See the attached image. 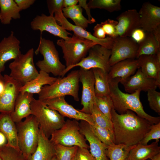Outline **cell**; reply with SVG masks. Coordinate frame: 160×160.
Masks as SVG:
<instances>
[{
  "label": "cell",
  "instance_id": "6da1fadb",
  "mask_svg": "<svg viewBox=\"0 0 160 160\" xmlns=\"http://www.w3.org/2000/svg\"><path fill=\"white\" fill-rule=\"evenodd\" d=\"M111 114L116 144L127 146L137 144L153 124L130 110L119 114L113 107Z\"/></svg>",
  "mask_w": 160,
  "mask_h": 160
},
{
  "label": "cell",
  "instance_id": "7a4b0ae2",
  "mask_svg": "<svg viewBox=\"0 0 160 160\" xmlns=\"http://www.w3.org/2000/svg\"><path fill=\"white\" fill-rule=\"evenodd\" d=\"M119 83L116 81H109L110 96L113 108L119 114H123L127 111L130 110L152 124L160 122L159 117L152 116L144 110L140 100L141 91L138 90L130 94L125 93L119 89Z\"/></svg>",
  "mask_w": 160,
  "mask_h": 160
},
{
  "label": "cell",
  "instance_id": "3957f363",
  "mask_svg": "<svg viewBox=\"0 0 160 160\" xmlns=\"http://www.w3.org/2000/svg\"><path fill=\"white\" fill-rule=\"evenodd\" d=\"M79 82V70L73 71L65 77L57 78L52 84L44 86L38 94V99L43 100L69 95L78 101Z\"/></svg>",
  "mask_w": 160,
  "mask_h": 160
},
{
  "label": "cell",
  "instance_id": "277c9868",
  "mask_svg": "<svg viewBox=\"0 0 160 160\" xmlns=\"http://www.w3.org/2000/svg\"><path fill=\"white\" fill-rule=\"evenodd\" d=\"M31 115L35 117L39 128L48 138L65 123L64 117L49 108L42 100L33 98L31 103Z\"/></svg>",
  "mask_w": 160,
  "mask_h": 160
},
{
  "label": "cell",
  "instance_id": "5b68a950",
  "mask_svg": "<svg viewBox=\"0 0 160 160\" xmlns=\"http://www.w3.org/2000/svg\"><path fill=\"white\" fill-rule=\"evenodd\" d=\"M15 123L19 148L27 159L35 151L37 146L39 125L32 115L26 118L23 121Z\"/></svg>",
  "mask_w": 160,
  "mask_h": 160
},
{
  "label": "cell",
  "instance_id": "8992f818",
  "mask_svg": "<svg viewBox=\"0 0 160 160\" xmlns=\"http://www.w3.org/2000/svg\"><path fill=\"white\" fill-rule=\"evenodd\" d=\"M43 57V59L36 64L40 71L52 73L55 76H61L66 67L60 61L58 52L53 42L41 36L38 46L35 52Z\"/></svg>",
  "mask_w": 160,
  "mask_h": 160
},
{
  "label": "cell",
  "instance_id": "52a82bcc",
  "mask_svg": "<svg viewBox=\"0 0 160 160\" xmlns=\"http://www.w3.org/2000/svg\"><path fill=\"white\" fill-rule=\"evenodd\" d=\"M57 44L62 50L66 67L75 65L86 57L90 49L97 44L74 34L65 41L58 39Z\"/></svg>",
  "mask_w": 160,
  "mask_h": 160
},
{
  "label": "cell",
  "instance_id": "ba28073f",
  "mask_svg": "<svg viewBox=\"0 0 160 160\" xmlns=\"http://www.w3.org/2000/svg\"><path fill=\"white\" fill-rule=\"evenodd\" d=\"M50 137V140L54 145L89 148L86 139L80 132L79 123L75 119H67L61 128L52 133Z\"/></svg>",
  "mask_w": 160,
  "mask_h": 160
},
{
  "label": "cell",
  "instance_id": "9c48e42d",
  "mask_svg": "<svg viewBox=\"0 0 160 160\" xmlns=\"http://www.w3.org/2000/svg\"><path fill=\"white\" fill-rule=\"evenodd\" d=\"M34 53L33 48H31L25 54H21L9 65V76L22 85L39 75L33 61Z\"/></svg>",
  "mask_w": 160,
  "mask_h": 160
},
{
  "label": "cell",
  "instance_id": "30bf717a",
  "mask_svg": "<svg viewBox=\"0 0 160 160\" xmlns=\"http://www.w3.org/2000/svg\"><path fill=\"white\" fill-rule=\"evenodd\" d=\"M111 52V49L100 45L97 44L93 46L89 50L87 57L77 64L66 67L61 77H64L69 70L77 66L86 70L99 68L108 73L111 68L109 64Z\"/></svg>",
  "mask_w": 160,
  "mask_h": 160
},
{
  "label": "cell",
  "instance_id": "8fae6325",
  "mask_svg": "<svg viewBox=\"0 0 160 160\" xmlns=\"http://www.w3.org/2000/svg\"><path fill=\"white\" fill-rule=\"evenodd\" d=\"M138 47V44L130 37L118 36L114 38L111 49L110 66L126 60L136 59Z\"/></svg>",
  "mask_w": 160,
  "mask_h": 160
},
{
  "label": "cell",
  "instance_id": "7c38bea8",
  "mask_svg": "<svg viewBox=\"0 0 160 160\" xmlns=\"http://www.w3.org/2000/svg\"><path fill=\"white\" fill-rule=\"evenodd\" d=\"M79 71V81L82 85L81 104L82 108L79 111L91 114L95 104V79L92 69L86 70L80 68Z\"/></svg>",
  "mask_w": 160,
  "mask_h": 160
},
{
  "label": "cell",
  "instance_id": "4fadbf2b",
  "mask_svg": "<svg viewBox=\"0 0 160 160\" xmlns=\"http://www.w3.org/2000/svg\"><path fill=\"white\" fill-rule=\"evenodd\" d=\"M42 101L49 108L56 111L64 117L77 121H85L90 125L94 123L91 114L82 112L75 109L67 102L64 96Z\"/></svg>",
  "mask_w": 160,
  "mask_h": 160
},
{
  "label": "cell",
  "instance_id": "5bb4252c",
  "mask_svg": "<svg viewBox=\"0 0 160 160\" xmlns=\"http://www.w3.org/2000/svg\"><path fill=\"white\" fill-rule=\"evenodd\" d=\"M3 90L0 94V113L11 114L14 110L16 100L23 86L21 83L4 74Z\"/></svg>",
  "mask_w": 160,
  "mask_h": 160
},
{
  "label": "cell",
  "instance_id": "9a60e30c",
  "mask_svg": "<svg viewBox=\"0 0 160 160\" xmlns=\"http://www.w3.org/2000/svg\"><path fill=\"white\" fill-rule=\"evenodd\" d=\"M54 17L58 23L66 30L72 31L74 34L84 39L89 40L108 49H111L114 39L109 36L103 39H98L91 33L84 29L71 23L63 15L62 11L54 13Z\"/></svg>",
  "mask_w": 160,
  "mask_h": 160
},
{
  "label": "cell",
  "instance_id": "2e32d148",
  "mask_svg": "<svg viewBox=\"0 0 160 160\" xmlns=\"http://www.w3.org/2000/svg\"><path fill=\"white\" fill-rule=\"evenodd\" d=\"M54 16H47L44 14L37 15L31 23V28L33 30H39L41 35L43 31H47L55 36L65 41L69 39L71 34L63 29L57 22Z\"/></svg>",
  "mask_w": 160,
  "mask_h": 160
},
{
  "label": "cell",
  "instance_id": "e0dca14e",
  "mask_svg": "<svg viewBox=\"0 0 160 160\" xmlns=\"http://www.w3.org/2000/svg\"><path fill=\"white\" fill-rule=\"evenodd\" d=\"M118 36L130 37L133 31L140 28V16L136 9H130L120 14L116 18Z\"/></svg>",
  "mask_w": 160,
  "mask_h": 160
},
{
  "label": "cell",
  "instance_id": "ac0fdd59",
  "mask_svg": "<svg viewBox=\"0 0 160 160\" xmlns=\"http://www.w3.org/2000/svg\"><path fill=\"white\" fill-rule=\"evenodd\" d=\"M80 133L88 142L90 153L96 160H108L106 154L108 147L94 133L90 124L84 121L79 123Z\"/></svg>",
  "mask_w": 160,
  "mask_h": 160
},
{
  "label": "cell",
  "instance_id": "d6986e66",
  "mask_svg": "<svg viewBox=\"0 0 160 160\" xmlns=\"http://www.w3.org/2000/svg\"><path fill=\"white\" fill-rule=\"evenodd\" d=\"M20 44V41L12 31L0 42V73L4 71L7 62L15 59L21 54Z\"/></svg>",
  "mask_w": 160,
  "mask_h": 160
},
{
  "label": "cell",
  "instance_id": "ffe728a7",
  "mask_svg": "<svg viewBox=\"0 0 160 160\" xmlns=\"http://www.w3.org/2000/svg\"><path fill=\"white\" fill-rule=\"evenodd\" d=\"M139 13L140 27L145 32H152L160 26V7L149 2L144 3Z\"/></svg>",
  "mask_w": 160,
  "mask_h": 160
},
{
  "label": "cell",
  "instance_id": "44dd1931",
  "mask_svg": "<svg viewBox=\"0 0 160 160\" xmlns=\"http://www.w3.org/2000/svg\"><path fill=\"white\" fill-rule=\"evenodd\" d=\"M121 83L125 90L130 93L138 90L147 92L149 90L156 89L158 87L156 80L146 77L140 68L138 69L134 75Z\"/></svg>",
  "mask_w": 160,
  "mask_h": 160
},
{
  "label": "cell",
  "instance_id": "7402d4cb",
  "mask_svg": "<svg viewBox=\"0 0 160 160\" xmlns=\"http://www.w3.org/2000/svg\"><path fill=\"white\" fill-rule=\"evenodd\" d=\"M139 68L137 59H130L120 61L111 67L108 73L109 81L121 83Z\"/></svg>",
  "mask_w": 160,
  "mask_h": 160
},
{
  "label": "cell",
  "instance_id": "603a6c76",
  "mask_svg": "<svg viewBox=\"0 0 160 160\" xmlns=\"http://www.w3.org/2000/svg\"><path fill=\"white\" fill-rule=\"evenodd\" d=\"M33 94L25 92H20L15 103L14 111L10 116L15 123L22 121L31 115V105L33 98Z\"/></svg>",
  "mask_w": 160,
  "mask_h": 160
},
{
  "label": "cell",
  "instance_id": "cb8c5ba5",
  "mask_svg": "<svg viewBox=\"0 0 160 160\" xmlns=\"http://www.w3.org/2000/svg\"><path fill=\"white\" fill-rule=\"evenodd\" d=\"M139 68L145 76L156 80L160 87V61L158 60L156 55H143L137 59Z\"/></svg>",
  "mask_w": 160,
  "mask_h": 160
},
{
  "label": "cell",
  "instance_id": "d4e9b609",
  "mask_svg": "<svg viewBox=\"0 0 160 160\" xmlns=\"http://www.w3.org/2000/svg\"><path fill=\"white\" fill-rule=\"evenodd\" d=\"M38 143L35 151L27 160H51L55 156L54 145L39 128Z\"/></svg>",
  "mask_w": 160,
  "mask_h": 160
},
{
  "label": "cell",
  "instance_id": "484cf974",
  "mask_svg": "<svg viewBox=\"0 0 160 160\" xmlns=\"http://www.w3.org/2000/svg\"><path fill=\"white\" fill-rule=\"evenodd\" d=\"M0 131L6 136L7 145L20 150L16 123L12 119L10 114L0 113Z\"/></svg>",
  "mask_w": 160,
  "mask_h": 160
},
{
  "label": "cell",
  "instance_id": "4316f807",
  "mask_svg": "<svg viewBox=\"0 0 160 160\" xmlns=\"http://www.w3.org/2000/svg\"><path fill=\"white\" fill-rule=\"evenodd\" d=\"M57 79V78L50 76L48 73L40 71L36 77L21 87L20 92L38 94L44 86L52 84Z\"/></svg>",
  "mask_w": 160,
  "mask_h": 160
},
{
  "label": "cell",
  "instance_id": "83f0119b",
  "mask_svg": "<svg viewBox=\"0 0 160 160\" xmlns=\"http://www.w3.org/2000/svg\"><path fill=\"white\" fill-rule=\"evenodd\" d=\"M158 142L155 141L150 144L143 145L140 143L130 151L127 160H146L160 153Z\"/></svg>",
  "mask_w": 160,
  "mask_h": 160
},
{
  "label": "cell",
  "instance_id": "f1b7e54d",
  "mask_svg": "<svg viewBox=\"0 0 160 160\" xmlns=\"http://www.w3.org/2000/svg\"><path fill=\"white\" fill-rule=\"evenodd\" d=\"M20 11L14 0H0V20L2 24H9L12 19H20Z\"/></svg>",
  "mask_w": 160,
  "mask_h": 160
},
{
  "label": "cell",
  "instance_id": "f546056e",
  "mask_svg": "<svg viewBox=\"0 0 160 160\" xmlns=\"http://www.w3.org/2000/svg\"><path fill=\"white\" fill-rule=\"evenodd\" d=\"M92 69L94 77L95 97L110 95L108 73L99 68Z\"/></svg>",
  "mask_w": 160,
  "mask_h": 160
},
{
  "label": "cell",
  "instance_id": "4dcf8cb0",
  "mask_svg": "<svg viewBox=\"0 0 160 160\" xmlns=\"http://www.w3.org/2000/svg\"><path fill=\"white\" fill-rule=\"evenodd\" d=\"M138 45L136 59L141 55H155L160 51V44L152 32H146L145 38Z\"/></svg>",
  "mask_w": 160,
  "mask_h": 160
},
{
  "label": "cell",
  "instance_id": "1f68e13d",
  "mask_svg": "<svg viewBox=\"0 0 160 160\" xmlns=\"http://www.w3.org/2000/svg\"><path fill=\"white\" fill-rule=\"evenodd\" d=\"M64 16L66 18L71 19L75 25L85 30L89 24L88 20L83 15L82 9L79 4L67 8H63L62 10Z\"/></svg>",
  "mask_w": 160,
  "mask_h": 160
},
{
  "label": "cell",
  "instance_id": "d6a6232c",
  "mask_svg": "<svg viewBox=\"0 0 160 160\" xmlns=\"http://www.w3.org/2000/svg\"><path fill=\"white\" fill-rule=\"evenodd\" d=\"M135 145L127 146L123 144H114L108 146L106 154L110 160H127L130 151Z\"/></svg>",
  "mask_w": 160,
  "mask_h": 160
},
{
  "label": "cell",
  "instance_id": "836d02e7",
  "mask_svg": "<svg viewBox=\"0 0 160 160\" xmlns=\"http://www.w3.org/2000/svg\"><path fill=\"white\" fill-rule=\"evenodd\" d=\"M121 0H90L87 3L91 9H104L110 12L121 9Z\"/></svg>",
  "mask_w": 160,
  "mask_h": 160
},
{
  "label": "cell",
  "instance_id": "e575fe53",
  "mask_svg": "<svg viewBox=\"0 0 160 160\" xmlns=\"http://www.w3.org/2000/svg\"><path fill=\"white\" fill-rule=\"evenodd\" d=\"M90 125L96 135L106 145L108 146L115 144L113 131L101 127L95 122L93 124Z\"/></svg>",
  "mask_w": 160,
  "mask_h": 160
},
{
  "label": "cell",
  "instance_id": "d590c367",
  "mask_svg": "<svg viewBox=\"0 0 160 160\" xmlns=\"http://www.w3.org/2000/svg\"><path fill=\"white\" fill-rule=\"evenodd\" d=\"M54 145L57 160H72L78 148L76 146L68 147L59 144Z\"/></svg>",
  "mask_w": 160,
  "mask_h": 160
},
{
  "label": "cell",
  "instance_id": "8d00e7d4",
  "mask_svg": "<svg viewBox=\"0 0 160 160\" xmlns=\"http://www.w3.org/2000/svg\"><path fill=\"white\" fill-rule=\"evenodd\" d=\"M95 104L99 110L111 121V112L113 107L110 96L95 97Z\"/></svg>",
  "mask_w": 160,
  "mask_h": 160
},
{
  "label": "cell",
  "instance_id": "74e56055",
  "mask_svg": "<svg viewBox=\"0 0 160 160\" xmlns=\"http://www.w3.org/2000/svg\"><path fill=\"white\" fill-rule=\"evenodd\" d=\"M91 114L94 122L97 125L113 131L112 121L99 110L95 104L94 105Z\"/></svg>",
  "mask_w": 160,
  "mask_h": 160
},
{
  "label": "cell",
  "instance_id": "f35d334b",
  "mask_svg": "<svg viewBox=\"0 0 160 160\" xmlns=\"http://www.w3.org/2000/svg\"><path fill=\"white\" fill-rule=\"evenodd\" d=\"M2 160H27L22 153L7 145L1 149Z\"/></svg>",
  "mask_w": 160,
  "mask_h": 160
},
{
  "label": "cell",
  "instance_id": "ab89813d",
  "mask_svg": "<svg viewBox=\"0 0 160 160\" xmlns=\"http://www.w3.org/2000/svg\"><path fill=\"white\" fill-rule=\"evenodd\" d=\"M160 138V122L152 124L149 131L139 143L143 145H147L148 142L152 140L159 142Z\"/></svg>",
  "mask_w": 160,
  "mask_h": 160
},
{
  "label": "cell",
  "instance_id": "60d3db41",
  "mask_svg": "<svg viewBox=\"0 0 160 160\" xmlns=\"http://www.w3.org/2000/svg\"><path fill=\"white\" fill-rule=\"evenodd\" d=\"M147 98L150 108L155 112L160 113V92L152 89L147 92Z\"/></svg>",
  "mask_w": 160,
  "mask_h": 160
},
{
  "label": "cell",
  "instance_id": "b9f144b4",
  "mask_svg": "<svg viewBox=\"0 0 160 160\" xmlns=\"http://www.w3.org/2000/svg\"><path fill=\"white\" fill-rule=\"evenodd\" d=\"M117 24L116 20L109 19L100 23L106 35L113 39L118 36L116 29Z\"/></svg>",
  "mask_w": 160,
  "mask_h": 160
},
{
  "label": "cell",
  "instance_id": "7bdbcfd3",
  "mask_svg": "<svg viewBox=\"0 0 160 160\" xmlns=\"http://www.w3.org/2000/svg\"><path fill=\"white\" fill-rule=\"evenodd\" d=\"M63 0H47V3L50 15L54 16L55 12L62 11Z\"/></svg>",
  "mask_w": 160,
  "mask_h": 160
},
{
  "label": "cell",
  "instance_id": "ee69618b",
  "mask_svg": "<svg viewBox=\"0 0 160 160\" xmlns=\"http://www.w3.org/2000/svg\"><path fill=\"white\" fill-rule=\"evenodd\" d=\"M76 160H96L88 149L78 147L76 155Z\"/></svg>",
  "mask_w": 160,
  "mask_h": 160
},
{
  "label": "cell",
  "instance_id": "f6af8a7d",
  "mask_svg": "<svg viewBox=\"0 0 160 160\" xmlns=\"http://www.w3.org/2000/svg\"><path fill=\"white\" fill-rule=\"evenodd\" d=\"M146 32L141 28H139L134 30L132 32L131 38L138 44L145 38Z\"/></svg>",
  "mask_w": 160,
  "mask_h": 160
},
{
  "label": "cell",
  "instance_id": "bcb514c9",
  "mask_svg": "<svg viewBox=\"0 0 160 160\" xmlns=\"http://www.w3.org/2000/svg\"><path fill=\"white\" fill-rule=\"evenodd\" d=\"M79 5L81 8H84L86 10L88 16V20L89 24L94 23L95 22V20L91 15L90 12V9L88 6L86 0H78Z\"/></svg>",
  "mask_w": 160,
  "mask_h": 160
},
{
  "label": "cell",
  "instance_id": "7dc6e473",
  "mask_svg": "<svg viewBox=\"0 0 160 160\" xmlns=\"http://www.w3.org/2000/svg\"><path fill=\"white\" fill-rule=\"evenodd\" d=\"M94 32L93 35L96 38L99 39L105 38L106 34L100 24H97L93 28Z\"/></svg>",
  "mask_w": 160,
  "mask_h": 160
},
{
  "label": "cell",
  "instance_id": "c3c4849f",
  "mask_svg": "<svg viewBox=\"0 0 160 160\" xmlns=\"http://www.w3.org/2000/svg\"><path fill=\"white\" fill-rule=\"evenodd\" d=\"M15 2L20 10H25L29 8L35 1V0H15Z\"/></svg>",
  "mask_w": 160,
  "mask_h": 160
},
{
  "label": "cell",
  "instance_id": "681fc988",
  "mask_svg": "<svg viewBox=\"0 0 160 160\" xmlns=\"http://www.w3.org/2000/svg\"><path fill=\"white\" fill-rule=\"evenodd\" d=\"M78 0H63V7L67 8L77 4Z\"/></svg>",
  "mask_w": 160,
  "mask_h": 160
},
{
  "label": "cell",
  "instance_id": "f907efd6",
  "mask_svg": "<svg viewBox=\"0 0 160 160\" xmlns=\"http://www.w3.org/2000/svg\"><path fill=\"white\" fill-rule=\"evenodd\" d=\"M7 144V140L6 136L0 131V148H2Z\"/></svg>",
  "mask_w": 160,
  "mask_h": 160
},
{
  "label": "cell",
  "instance_id": "816d5d0a",
  "mask_svg": "<svg viewBox=\"0 0 160 160\" xmlns=\"http://www.w3.org/2000/svg\"><path fill=\"white\" fill-rule=\"evenodd\" d=\"M152 32L156 40L160 44V26L158 27Z\"/></svg>",
  "mask_w": 160,
  "mask_h": 160
},
{
  "label": "cell",
  "instance_id": "f5cc1de1",
  "mask_svg": "<svg viewBox=\"0 0 160 160\" xmlns=\"http://www.w3.org/2000/svg\"><path fill=\"white\" fill-rule=\"evenodd\" d=\"M4 76L0 73V94L2 92L4 87Z\"/></svg>",
  "mask_w": 160,
  "mask_h": 160
},
{
  "label": "cell",
  "instance_id": "db71d44e",
  "mask_svg": "<svg viewBox=\"0 0 160 160\" xmlns=\"http://www.w3.org/2000/svg\"><path fill=\"white\" fill-rule=\"evenodd\" d=\"M150 159L151 160H160V153L154 156Z\"/></svg>",
  "mask_w": 160,
  "mask_h": 160
},
{
  "label": "cell",
  "instance_id": "11a10c76",
  "mask_svg": "<svg viewBox=\"0 0 160 160\" xmlns=\"http://www.w3.org/2000/svg\"><path fill=\"white\" fill-rule=\"evenodd\" d=\"M1 148H0V160H2L1 155Z\"/></svg>",
  "mask_w": 160,
  "mask_h": 160
},
{
  "label": "cell",
  "instance_id": "9f6ffc18",
  "mask_svg": "<svg viewBox=\"0 0 160 160\" xmlns=\"http://www.w3.org/2000/svg\"><path fill=\"white\" fill-rule=\"evenodd\" d=\"M51 160H57L55 156L52 158Z\"/></svg>",
  "mask_w": 160,
  "mask_h": 160
},
{
  "label": "cell",
  "instance_id": "6f0895ef",
  "mask_svg": "<svg viewBox=\"0 0 160 160\" xmlns=\"http://www.w3.org/2000/svg\"><path fill=\"white\" fill-rule=\"evenodd\" d=\"M72 160H76V155L74 156V157L73 158Z\"/></svg>",
  "mask_w": 160,
  "mask_h": 160
},
{
  "label": "cell",
  "instance_id": "680465c9",
  "mask_svg": "<svg viewBox=\"0 0 160 160\" xmlns=\"http://www.w3.org/2000/svg\"></svg>",
  "mask_w": 160,
  "mask_h": 160
}]
</instances>
